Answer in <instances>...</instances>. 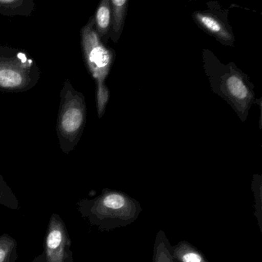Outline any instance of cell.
<instances>
[{
    "label": "cell",
    "instance_id": "6da1fadb",
    "mask_svg": "<svg viewBox=\"0 0 262 262\" xmlns=\"http://www.w3.org/2000/svg\"><path fill=\"white\" fill-rule=\"evenodd\" d=\"M202 61L213 93L225 100L245 122L256 99L254 85L248 76L233 62L222 63L210 50H203Z\"/></svg>",
    "mask_w": 262,
    "mask_h": 262
},
{
    "label": "cell",
    "instance_id": "7a4b0ae2",
    "mask_svg": "<svg viewBox=\"0 0 262 262\" xmlns=\"http://www.w3.org/2000/svg\"><path fill=\"white\" fill-rule=\"evenodd\" d=\"M82 219L102 231L128 226L142 212L140 203L122 191L105 188L93 199H84L77 203Z\"/></svg>",
    "mask_w": 262,
    "mask_h": 262
},
{
    "label": "cell",
    "instance_id": "3957f363",
    "mask_svg": "<svg viewBox=\"0 0 262 262\" xmlns=\"http://www.w3.org/2000/svg\"><path fill=\"white\" fill-rule=\"evenodd\" d=\"M87 119L85 96L70 81L66 80L60 92V103L56 122V133L61 149L71 152L80 141Z\"/></svg>",
    "mask_w": 262,
    "mask_h": 262
},
{
    "label": "cell",
    "instance_id": "277c9868",
    "mask_svg": "<svg viewBox=\"0 0 262 262\" xmlns=\"http://www.w3.org/2000/svg\"><path fill=\"white\" fill-rule=\"evenodd\" d=\"M39 79V67L27 52L0 47V91L24 93L34 88Z\"/></svg>",
    "mask_w": 262,
    "mask_h": 262
},
{
    "label": "cell",
    "instance_id": "5b68a950",
    "mask_svg": "<svg viewBox=\"0 0 262 262\" xmlns=\"http://www.w3.org/2000/svg\"><path fill=\"white\" fill-rule=\"evenodd\" d=\"M81 46L89 73L96 83L105 82L114 64L116 53L101 40L95 29L94 18L81 30Z\"/></svg>",
    "mask_w": 262,
    "mask_h": 262
},
{
    "label": "cell",
    "instance_id": "8992f818",
    "mask_svg": "<svg viewBox=\"0 0 262 262\" xmlns=\"http://www.w3.org/2000/svg\"><path fill=\"white\" fill-rule=\"evenodd\" d=\"M207 5L208 10L193 13V20L201 30L214 38L219 43L234 47L235 38L232 27L228 24V11L222 10L217 2L211 1Z\"/></svg>",
    "mask_w": 262,
    "mask_h": 262
},
{
    "label": "cell",
    "instance_id": "52a82bcc",
    "mask_svg": "<svg viewBox=\"0 0 262 262\" xmlns=\"http://www.w3.org/2000/svg\"><path fill=\"white\" fill-rule=\"evenodd\" d=\"M71 240L60 216L52 214L46 234L44 252L47 262H65L70 256Z\"/></svg>",
    "mask_w": 262,
    "mask_h": 262
},
{
    "label": "cell",
    "instance_id": "ba28073f",
    "mask_svg": "<svg viewBox=\"0 0 262 262\" xmlns=\"http://www.w3.org/2000/svg\"><path fill=\"white\" fill-rule=\"evenodd\" d=\"M112 16L110 39L117 43L120 39L125 26V18L128 11V1L126 0H110Z\"/></svg>",
    "mask_w": 262,
    "mask_h": 262
},
{
    "label": "cell",
    "instance_id": "9c48e42d",
    "mask_svg": "<svg viewBox=\"0 0 262 262\" xmlns=\"http://www.w3.org/2000/svg\"><path fill=\"white\" fill-rule=\"evenodd\" d=\"M111 4L110 0H102L98 6L94 18L95 29L104 44L108 46L111 27Z\"/></svg>",
    "mask_w": 262,
    "mask_h": 262
},
{
    "label": "cell",
    "instance_id": "30bf717a",
    "mask_svg": "<svg viewBox=\"0 0 262 262\" xmlns=\"http://www.w3.org/2000/svg\"><path fill=\"white\" fill-rule=\"evenodd\" d=\"M173 258L177 262H208L202 252L189 242L182 241L171 248Z\"/></svg>",
    "mask_w": 262,
    "mask_h": 262
},
{
    "label": "cell",
    "instance_id": "8fae6325",
    "mask_svg": "<svg viewBox=\"0 0 262 262\" xmlns=\"http://www.w3.org/2000/svg\"><path fill=\"white\" fill-rule=\"evenodd\" d=\"M35 4L31 0H0V15L6 16H31Z\"/></svg>",
    "mask_w": 262,
    "mask_h": 262
},
{
    "label": "cell",
    "instance_id": "7c38bea8",
    "mask_svg": "<svg viewBox=\"0 0 262 262\" xmlns=\"http://www.w3.org/2000/svg\"><path fill=\"white\" fill-rule=\"evenodd\" d=\"M171 248V245L166 234L160 230L155 239L152 262H174Z\"/></svg>",
    "mask_w": 262,
    "mask_h": 262
},
{
    "label": "cell",
    "instance_id": "4fadbf2b",
    "mask_svg": "<svg viewBox=\"0 0 262 262\" xmlns=\"http://www.w3.org/2000/svg\"><path fill=\"white\" fill-rule=\"evenodd\" d=\"M17 242L7 234L0 235V262H16Z\"/></svg>",
    "mask_w": 262,
    "mask_h": 262
},
{
    "label": "cell",
    "instance_id": "5bb4252c",
    "mask_svg": "<svg viewBox=\"0 0 262 262\" xmlns=\"http://www.w3.org/2000/svg\"><path fill=\"white\" fill-rule=\"evenodd\" d=\"M0 205L10 209L17 210L19 208V202L7 182L0 173Z\"/></svg>",
    "mask_w": 262,
    "mask_h": 262
},
{
    "label": "cell",
    "instance_id": "9a60e30c",
    "mask_svg": "<svg viewBox=\"0 0 262 262\" xmlns=\"http://www.w3.org/2000/svg\"><path fill=\"white\" fill-rule=\"evenodd\" d=\"M251 190L254 193L256 219L259 228L262 230V178L260 174H254L253 176Z\"/></svg>",
    "mask_w": 262,
    "mask_h": 262
},
{
    "label": "cell",
    "instance_id": "2e32d148",
    "mask_svg": "<svg viewBox=\"0 0 262 262\" xmlns=\"http://www.w3.org/2000/svg\"><path fill=\"white\" fill-rule=\"evenodd\" d=\"M96 108H97L98 117L99 119L105 114L107 105L110 98V91L105 82L96 83Z\"/></svg>",
    "mask_w": 262,
    "mask_h": 262
},
{
    "label": "cell",
    "instance_id": "e0dca14e",
    "mask_svg": "<svg viewBox=\"0 0 262 262\" xmlns=\"http://www.w3.org/2000/svg\"><path fill=\"white\" fill-rule=\"evenodd\" d=\"M174 262H177V261H176V260H174Z\"/></svg>",
    "mask_w": 262,
    "mask_h": 262
}]
</instances>
